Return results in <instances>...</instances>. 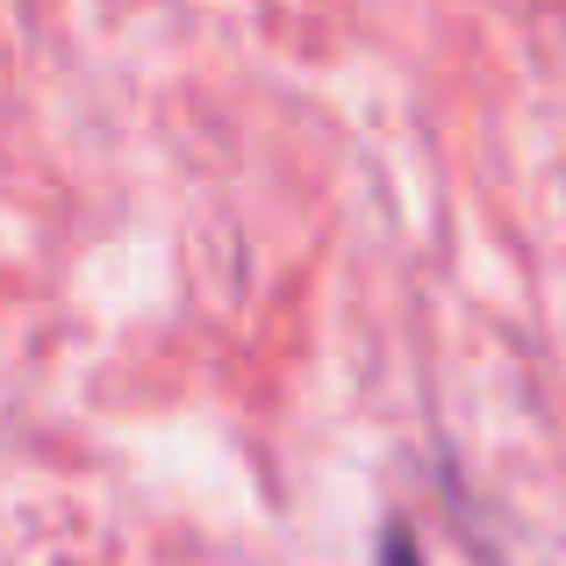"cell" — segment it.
Segmentation results:
<instances>
[{"mask_svg": "<svg viewBox=\"0 0 566 566\" xmlns=\"http://www.w3.org/2000/svg\"><path fill=\"white\" fill-rule=\"evenodd\" d=\"M380 566H423V553H416V531H409V524H387V531H380Z\"/></svg>", "mask_w": 566, "mask_h": 566, "instance_id": "6da1fadb", "label": "cell"}]
</instances>
